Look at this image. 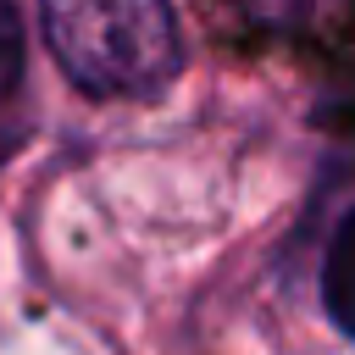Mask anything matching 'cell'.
Here are the masks:
<instances>
[{
    "mask_svg": "<svg viewBox=\"0 0 355 355\" xmlns=\"http://www.w3.org/2000/svg\"><path fill=\"white\" fill-rule=\"evenodd\" d=\"M44 39L89 94H155L183 61L172 0H44Z\"/></svg>",
    "mask_w": 355,
    "mask_h": 355,
    "instance_id": "cell-1",
    "label": "cell"
},
{
    "mask_svg": "<svg viewBox=\"0 0 355 355\" xmlns=\"http://www.w3.org/2000/svg\"><path fill=\"white\" fill-rule=\"evenodd\" d=\"M322 305H327L333 327L355 338V205L333 227V244L322 261Z\"/></svg>",
    "mask_w": 355,
    "mask_h": 355,
    "instance_id": "cell-2",
    "label": "cell"
},
{
    "mask_svg": "<svg viewBox=\"0 0 355 355\" xmlns=\"http://www.w3.org/2000/svg\"><path fill=\"white\" fill-rule=\"evenodd\" d=\"M22 83V22H17V6L0 0V105L17 94Z\"/></svg>",
    "mask_w": 355,
    "mask_h": 355,
    "instance_id": "cell-3",
    "label": "cell"
}]
</instances>
